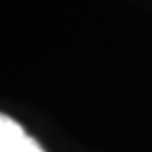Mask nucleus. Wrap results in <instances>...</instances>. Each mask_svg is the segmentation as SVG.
<instances>
[{
	"mask_svg": "<svg viewBox=\"0 0 152 152\" xmlns=\"http://www.w3.org/2000/svg\"><path fill=\"white\" fill-rule=\"evenodd\" d=\"M0 152H45V148L17 121L0 112Z\"/></svg>",
	"mask_w": 152,
	"mask_h": 152,
	"instance_id": "1",
	"label": "nucleus"
}]
</instances>
